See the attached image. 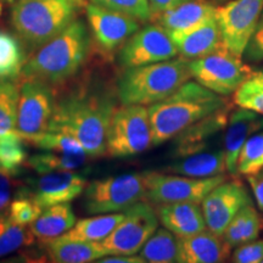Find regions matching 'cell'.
Instances as JSON below:
<instances>
[{
	"label": "cell",
	"mask_w": 263,
	"mask_h": 263,
	"mask_svg": "<svg viewBox=\"0 0 263 263\" xmlns=\"http://www.w3.org/2000/svg\"><path fill=\"white\" fill-rule=\"evenodd\" d=\"M115 110L116 103L110 94L82 84L55 101L48 130L76 138L88 156H105L107 130Z\"/></svg>",
	"instance_id": "1"
},
{
	"label": "cell",
	"mask_w": 263,
	"mask_h": 263,
	"mask_svg": "<svg viewBox=\"0 0 263 263\" xmlns=\"http://www.w3.org/2000/svg\"><path fill=\"white\" fill-rule=\"evenodd\" d=\"M228 105L224 97L189 80L168 98L147 107L153 146L162 145L197 121Z\"/></svg>",
	"instance_id": "2"
},
{
	"label": "cell",
	"mask_w": 263,
	"mask_h": 263,
	"mask_svg": "<svg viewBox=\"0 0 263 263\" xmlns=\"http://www.w3.org/2000/svg\"><path fill=\"white\" fill-rule=\"evenodd\" d=\"M90 37L82 20H74L60 34L37 49L22 68L21 78L62 84L80 72L89 54Z\"/></svg>",
	"instance_id": "3"
},
{
	"label": "cell",
	"mask_w": 263,
	"mask_h": 263,
	"mask_svg": "<svg viewBox=\"0 0 263 263\" xmlns=\"http://www.w3.org/2000/svg\"><path fill=\"white\" fill-rule=\"evenodd\" d=\"M192 80L189 60L180 57L124 70L117 82L122 105H153L172 95Z\"/></svg>",
	"instance_id": "4"
},
{
	"label": "cell",
	"mask_w": 263,
	"mask_h": 263,
	"mask_svg": "<svg viewBox=\"0 0 263 263\" xmlns=\"http://www.w3.org/2000/svg\"><path fill=\"white\" fill-rule=\"evenodd\" d=\"M84 0H18L12 6V27L22 42L38 49L67 28L84 6Z\"/></svg>",
	"instance_id": "5"
},
{
	"label": "cell",
	"mask_w": 263,
	"mask_h": 263,
	"mask_svg": "<svg viewBox=\"0 0 263 263\" xmlns=\"http://www.w3.org/2000/svg\"><path fill=\"white\" fill-rule=\"evenodd\" d=\"M139 201H146L143 173L94 180L84 189V209L89 215L123 212Z\"/></svg>",
	"instance_id": "6"
},
{
	"label": "cell",
	"mask_w": 263,
	"mask_h": 263,
	"mask_svg": "<svg viewBox=\"0 0 263 263\" xmlns=\"http://www.w3.org/2000/svg\"><path fill=\"white\" fill-rule=\"evenodd\" d=\"M153 146L149 112L144 105L116 107L106 138V155L130 157Z\"/></svg>",
	"instance_id": "7"
},
{
	"label": "cell",
	"mask_w": 263,
	"mask_h": 263,
	"mask_svg": "<svg viewBox=\"0 0 263 263\" xmlns=\"http://www.w3.org/2000/svg\"><path fill=\"white\" fill-rule=\"evenodd\" d=\"M192 80L221 97H229L252 74V68L226 48L189 60Z\"/></svg>",
	"instance_id": "8"
},
{
	"label": "cell",
	"mask_w": 263,
	"mask_h": 263,
	"mask_svg": "<svg viewBox=\"0 0 263 263\" xmlns=\"http://www.w3.org/2000/svg\"><path fill=\"white\" fill-rule=\"evenodd\" d=\"M159 223L156 209L149 201H139L124 211L122 221L99 244L106 256L137 255Z\"/></svg>",
	"instance_id": "9"
},
{
	"label": "cell",
	"mask_w": 263,
	"mask_h": 263,
	"mask_svg": "<svg viewBox=\"0 0 263 263\" xmlns=\"http://www.w3.org/2000/svg\"><path fill=\"white\" fill-rule=\"evenodd\" d=\"M146 201L154 205L171 202L201 203L207 194L226 179L222 176L210 178H192L173 173L144 172Z\"/></svg>",
	"instance_id": "10"
},
{
	"label": "cell",
	"mask_w": 263,
	"mask_h": 263,
	"mask_svg": "<svg viewBox=\"0 0 263 263\" xmlns=\"http://www.w3.org/2000/svg\"><path fill=\"white\" fill-rule=\"evenodd\" d=\"M263 0H232L216 8L223 45L227 50L242 58L246 45L257 28Z\"/></svg>",
	"instance_id": "11"
},
{
	"label": "cell",
	"mask_w": 263,
	"mask_h": 263,
	"mask_svg": "<svg viewBox=\"0 0 263 263\" xmlns=\"http://www.w3.org/2000/svg\"><path fill=\"white\" fill-rule=\"evenodd\" d=\"M52 85L35 78H25L20 87L17 123L21 136H32L47 132L55 107Z\"/></svg>",
	"instance_id": "12"
},
{
	"label": "cell",
	"mask_w": 263,
	"mask_h": 263,
	"mask_svg": "<svg viewBox=\"0 0 263 263\" xmlns=\"http://www.w3.org/2000/svg\"><path fill=\"white\" fill-rule=\"evenodd\" d=\"M178 50L162 26L149 25L139 28L121 47L118 64L124 70L177 58Z\"/></svg>",
	"instance_id": "13"
},
{
	"label": "cell",
	"mask_w": 263,
	"mask_h": 263,
	"mask_svg": "<svg viewBox=\"0 0 263 263\" xmlns=\"http://www.w3.org/2000/svg\"><path fill=\"white\" fill-rule=\"evenodd\" d=\"M250 203L254 202L241 183L224 179L203 197L200 205L207 229L222 235L236 213Z\"/></svg>",
	"instance_id": "14"
},
{
	"label": "cell",
	"mask_w": 263,
	"mask_h": 263,
	"mask_svg": "<svg viewBox=\"0 0 263 263\" xmlns=\"http://www.w3.org/2000/svg\"><path fill=\"white\" fill-rule=\"evenodd\" d=\"M85 11L95 42L105 52L120 49L140 28L138 20L93 3L85 5Z\"/></svg>",
	"instance_id": "15"
},
{
	"label": "cell",
	"mask_w": 263,
	"mask_h": 263,
	"mask_svg": "<svg viewBox=\"0 0 263 263\" xmlns=\"http://www.w3.org/2000/svg\"><path fill=\"white\" fill-rule=\"evenodd\" d=\"M87 178L77 172H50L41 174L32 182L28 195L43 210L58 203L71 202L84 193Z\"/></svg>",
	"instance_id": "16"
},
{
	"label": "cell",
	"mask_w": 263,
	"mask_h": 263,
	"mask_svg": "<svg viewBox=\"0 0 263 263\" xmlns=\"http://www.w3.org/2000/svg\"><path fill=\"white\" fill-rule=\"evenodd\" d=\"M263 130V116L249 108L240 107L229 115L226 126L224 155L227 172L236 174V161L245 141L252 134Z\"/></svg>",
	"instance_id": "17"
},
{
	"label": "cell",
	"mask_w": 263,
	"mask_h": 263,
	"mask_svg": "<svg viewBox=\"0 0 263 263\" xmlns=\"http://www.w3.org/2000/svg\"><path fill=\"white\" fill-rule=\"evenodd\" d=\"M232 248L222 235L205 229L189 238L179 239L178 263H219L227 261Z\"/></svg>",
	"instance_id": "18"
},
{
	"label": "cell",
	"mask_w": 263,
	"mask_h": 263,
	"mask_svg": "<svg viewBox=\"0 0 263 263\" xmlns=\"http://www.w3.org/2000/svg\"><path fill=\"white\" fill-rule=\"evenodd\" d=\"M180 57L193 60L224 48L216 16L179 34L170 35Z\"/></svg>",
	"instance_id": "19"
},
{
	"label": "cell",
	"mask_w": 263,
	"mask_h": 263,
	"mask_svg": "<svg viewBox=\"0 0 263 263\" xmlns=\"http://www.w3.org/2000/svg\"><path fill=\"white\" fill-rule=\"evenodd\" d=\"M156 213L161 224L178 239L189 238L207 229L200 203H161L156 207Z\"/></svg>",
	"instance_id": "20"
},
{
	"label": "cell",
	"mask_w": 263,
	"mask_h": 263,
	"mask_svg": "<svg viewBox=\"0 0 263 263\" xmlns=\"http://www.w3.org/2000/svg\"><path fill=\"white\" fill-rule=\"evenodd\" d=\"M230 105L213 112L176 137L177 156H186L205 150L206 143L219 130L224 129L228 122Z\"/></svg>",
	"instance_id": "21"
},
{
	"label": "cell",
	"mask_w": 263,
	"mask_h": 263,
	"mask_svg": "<svg viewBox=\"0 0 263 263\" xmlns=\"http://www.w3.org/2000/svg\"><path fill=\"white\" fill-rule=\"evenodd\" d=\"M156 16L159 25L173 35L189 31L216 16V6L205 0H190Z\"/></svg>",
	"instance_id": "22"
},
{
	"label": "cell",
	"mask_w": 263,
	"mask_h": 263,
	"mask_svg": "<svg viewBox=\"0 0 263 263\" xmlns=\"http://www.w3.org/2000/svg\"><path fill=\"white\" fill-rule=\"evenodd\" d=\"M167 171L170 173L192 177V178H210V177L222 176L227 172L224 150L197 151L183 156L179 161L167 167Z\"/></svg>",
	"instance_id": "23"
},
{
	"label": "cell",
	"mask_w": 263,
	"mask_h": 263,
	"mask_svg": "<svg viewBox=\"0 0 263 263\" xmlns=\"http://www.w3.org/2000/svg\"><path fill=\"white\" fill-rule=\"evenodd\" d=\"M77 222L70 202L47 207L31 224V233L41 241L48 242L70 230Z\"/></svg>",
	"instance_id": "24"
},
{
	"label": "cell",
	"mask_w": 263,
	"mask_h": 263,
	"mask_svg": "<svg viewBox=\"0 0 263 263\" xmlns=\"http://www.w3.org/2000/svg\"><path fill=\"white\" fill-rule=\"evenodd\" d=\"M45 244L51 261L58 263L93 262L106 256L99 241H77L57 238Z\"/></svg>",
	"instance_id": "25"
},
{
	"label": "cell",
	"mask_w": 263,
	"mask_h": 263,
	"mask_svg": "<svg viewBox=\"0 0 263 263\" xmlns=\"http://www.w3.org/2000/svg\"><path fill=\"white\" fill-rule=\"evenodd\" d=\"M124 213H103L90 218L80 219L70 230L59 238L77 241H101L110 234L116 226L123 219Z\"/></svg>",
	"instance_id": "26"
},
{
	"label": "cell",
	"mask_w": 263,
	"mask_h": 263,
	"mask_svg": "<svg viewBox=\"0 0 263 263\" xmlns=\"http://www.w3.org/2000/svg\"><path fill=\"white\" fill-rule=\"evenodd\" d=\"M179 239L168 229L157 228L138 252L145 262L174 263L178 261Z\"/></svg>",
	"instance_id": "27"
},
{
	"label": "cell",
	"mask_w": 263,
	"mask_h": 263,
	"mask_svg": "<svg viewBox=\"0 0 263 263\" xmlns=\"http://www.w3.org/2000/svg\"><path fill=\"white\" fill-rule=\"evenodd\" d=\"M85 154H65L47 151L37 154L27 160L28 166L38 174L50 172H74L87 162Z\"/></svg>",
	"instance_id": "28"
},
{
	"label": "cell",
	"mask_w": 263,
	"mask_h": 263,
	"mask_svg": "<svg viewBox=\"0 0 263 263\" xmlns=\"http://www.w3.org/2000/svg\"><path fill=\"white\" fill-rule=\"evenodd\" d=\"M26 64L22 45L14 35L0 32V81L15 80Z\"/></svg>",
	"instance_id": "29"
},
{
	"label": "cell",
	"mask_w": 263,
	"mask_h": 263,
	"mask_svg": "<svg viewBox=\"0 0 263 263\" xmlns=\"http://www.w3.org/2000/svg\"><path fill=\"white\" fill-rule=\"evenodd\" d=\"M21 136V134H20ZM26 143L32 144L38 149L44 151H55L65 154H85L84 147L76 138L61 132H43L32 136H21Z\"/></svg>",
	"instance_id": "30"
},
{
	"label": "cell",
	"mask_w": 263,
	"mask_h": 263,
	"mask_svg": "<svg viewBox=\"0 0 263 263\" xmlns=\"http://www.w3.org/2000/svg\"><path fill=\"white\" fill-rule=\"evenodd\" d=\"M31 230L14 222L9 213L0 212V257H4L33 241Z\"/></svg>",
	"instance_id": "31"
},
{
	"label": "cell",
	"mask_w": 263,
	"mask_h": 263,
	"mask_svg": "<svg viewBox=\"0 0 263 263\" xmlns=\"http://www.w3.org/2000/svg\"><path fill=\"white\" fill-rule=\"evenodd\" d=\"M20 89L11 80L0 81V138L16 132Z\"/></svg>",
	"instance_id": "32"
},
{
	"label": "cell",
	"mask_w": 263,
	"mask_h": 263,
	"mask_svg": "<svg viewBox=\"0 0 263 263\" xmlns=\"http://www.w3.org/2000/svg\"><path fill=\"white\" fill-rule=\"evenodd\" d=\"M263 170V130L252 134L240 150L236 161V174L255 176Z\"/></svg>",
	"instance_id": "33"
},
{
	"label": "cell",
	"mask_w": 263,
	"mask_h": 263,
	"mask_svg": "<svg viewBox=\"0 0 263 263\" xmlns=\"http://www.w3.org/2000/svg\"><path fill=\"white\" fill-rule=\"evenodd\" d=\"M28 157L24 147V139L17 130L0 138V170L16 174L27 162Z\"/></svg>",
	"instance_id": "34"
},
{
	"label": "cell",
	"mask_w": 263,
	"mask_h": 263,
	"mask_svg": "<svg viewBox=\"0 0 263 263\" xmlns=\"http://www.w3.org/2000/svg\"><path fill=\"white\" fill-rule=\"evenodd\" d=\"M90 3L128 15L139 22H146L153 17L149 0H90Z\"/></svg>",
	"instance_id": "35"
},
{
	"label": "cell",
	"mask_w": 263,
	"mask_h": 263,
	"mask_svg": "<svg viewBox=\"0 0 263 263\" xmlns=\"http://www.w3.org/2000/svg\"><path fill=\"white\" fill-rule=\"evenodd\" d=\"M42 211V207L28 194L26 195L24 193V195L16 197L14 201L10 203L8 213L12 221L26 227L28 224L31 226L38 218Z\"/></svg>",
	"instance_id": "36"
},
{
	"label": "cell",
	"mask_w": 263,
	"mask_h": 263,
	"mask_svg": "<svg viewBox=\"0 0 263 263\" xmlns=\"http://www.w3.org/2000/svg\"><path fill=\"white\" fill-rule=\"evenodd\" d=\"M240 213L242 218V244L257 240L263 230V216L261 211L256 209L254 203H250L242 207Z\"/></svg>",
	"instance_id": "37"
},
{
	"label": "cell",
	"mask_w": 263,
	"mask_h": 263,
	"mask_svg": "<svg viewBox=\"0 0 263 263\" xmlns=\"http://www.w3.org/2000/svg\"><path fill=\"white\" fill-rule=\"evenodd\" d=\"M230 262L234 263H262L263 240H254L235 248Z\"/></svg>",
	"instance_id": "38"
},
{
	"label": "cell",
	"mask_w": 263,
	"mask_h": 263,
	"mask_svg": "<svg viewBox=\"0 0 263 263\" xmlns=\"http://www.w3.org/2000/svg\"><path fill=\"white\" fill-rule=\"evenodd\" d=\"M242 58L248 62L263 61V22H258L257 28L246 45Z\"/></svg>",
	"instance_id": "39"
},
{
	"label": "cell",
	"mask_w": 263,
	"mask_h": 263,
	"mask_svg": "<svg viewBox=\"0 0 263 263\" xmlns=\"http://www.w3.org/2000/svg\"><path fill=\"white\" fill-rule=\"evenodd\" d=\"M257 91H263V70L252 72L249 80H246L235 91L234 99L246 97V95L257 93Z\"/></svg>",
	"instance_id": "40"
},
{
	"label": "cell",
	"mask_w": 263,
	"mask_h": 263,
	"mask_svg": "<svg viewBox=\"0 0 263 263\" xmlns=\"http://www.w3.org/2000/svg\"><path fill=\"white\" fill-rule=\"evenodd\" d=\"M14 186L12 174L0 170V212H4L11 201V192Z\"/></svg>",
	"instance_id": "41"
},
{
	"label": "cell",
	"mask_w": 263,
	"mask_h": 263,
	"mask_svg": "<svg viewBox=\"0 0 263 263\" xmlns=\"http://www.w3.org/2000/svg\"><path fill=\"white\" fill-rule=\"evenodd\" d=\"M234 100L238 106L249 108V110L255 111L263 116V91H257V93L246 95L242 98H236Z\"/></svg>",
	"instance_id": "42"
},
{
	"label": "cell",
	"mask_w": 263,
	"mask_h": 263,
	"mask_svg": "<svg viewBox=\"0 0 263 263\" xmlns=\"http://www.w3.org/2000/svg\"><path fill=\"white\" fill-rule=\"evenodd\" d=\"M248 183L254 193L255 201L257 203L258 210L263 213V170L255 176L246 177Z\"/></svg>",
	"instance_id": "43"
},
{
	"label": "cell",
	"mask_w": 263,
	"mask_h": 263,
	"mask_svg": "<svg viewBox=\"0 0 263 263\" xmlns=\"http://www.w3.org/2000/svg\"><path fill=\"white\" fill-rule=\"evenodd\" d=\"M190 2V0H149L151 11L154 15H159L161 12L176 8L183 3Z\"/></svg>",
	"instance_id": "44"
},
{
	"label": "cell",
	"mask_w": 263,
	"mask_h": 263,
	"mask_svg": "<svg viewBox=\"0 0 263 263\" xmlns=\"http://www.w3.org/2000/svg\"><path fill=\"white\" fill-rule=\"evenodd\" d=\"M98 262L103 263H144L143 258L139 255H110L99 258Z\"/></svg>",
	"instance_id": "45"
},
{
	"label": "cell",
	"mask_w": 263,
	"mask_h": 263,
	"mask_svg": "<svg viewBox=\"0 0 263 263\" xmlns=\"http://www.w3.org/2000/svg\"><path fill=\"white\" fill-rule=\"evenodd\" d=\"M205 2L211 3L213 5H217V4H223V3L227 2V0H205Z\"/></svg>",
	"instance_id": "46"
},
{
	"label": "cell",
	"mask_w": 263,
	"mask_h": 263,
	"mask_svg": "<svg viewBox=\"0 0 263 263\" xmlns=\"http://www.w3.org/2000/svg\"><path fill=\"white\" fill-rule=\"evenodd\" d=\"M259 22H263V10H262V14H261V18H259Z\"/></svg>",
	"instance_id": "47"
},
{
	"label": "cell",
	"mask_w": 263,
	"mask_h": 263,
	"mask_svg": "<svg viewBox=\"0 0 263 263\" xmlns=\"http://www.w3.org/2000/svg\"><path fill=\"white\" fill-rule=\"evenodd\" d=\"M2 10H3L2 9V3H0V15H2Z\"/></svg>",
	"instance_id": "48"
},
{
	"label": "cell",
	"mask_w": 263,
	"mask_h": 263,
	"mask_svg": "<svg viewBox=\"0 0 263 263\" xmlns=\"http://www.w3.org/2000/svg\"><path fill=\"white\" fill-rule=\"evenodd\" d=\"M262 263H263V262H262Z\"/></svg>",
	"instance_id": "49"
}]
</instances>
